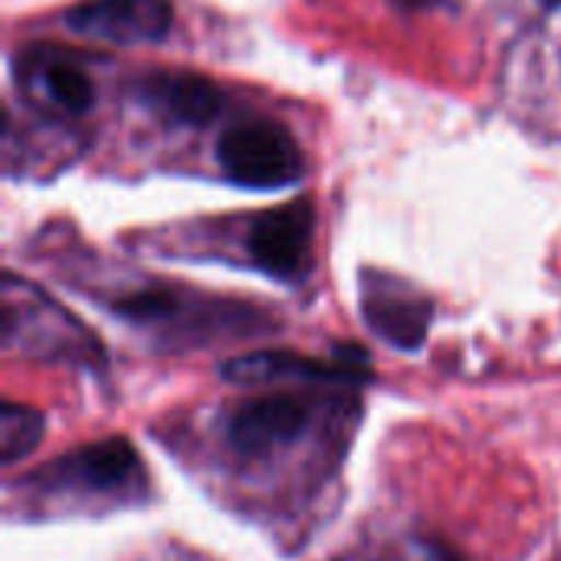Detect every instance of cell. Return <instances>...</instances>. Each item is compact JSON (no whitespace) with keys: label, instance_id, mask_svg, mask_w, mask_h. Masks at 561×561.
<instances>
[{"label":"cell","instance_id":"1","mask_svg":"<svg viewBox=\"0 0 561 561\" xmlns=\"http://www.w3.org/2000/svg\"><path fill=\"white\" fill-rule=\"evenodd\" d=\"M3 348H20L33 358L72 362L82 368H102L105 352L99 339L53 302L33 283L3 276Z\"/></svg>","mask_w":561,"mask_h":561},{"label":"cell","instance_id":"2","mask_svg":"<svg viewBox=\"0 0 561 561\" xmlns=\"http://www.w3.org/2000/svg\"><path fill=\"white\" fill-rule=\"evenodd\" d=\"M214 158L237 187L276 191L306 174V154L296 135L273 118H247L220 131Z\"/></svg>","mask_w":561,"mask_h":561},{"label":"cell","instance_id":"3","mask_svg":"<svg viewBox=\"0 0 561 561\" xmlns=\"http://www.w3.org/2000/svg\"><path fill=\"white\" fill-rule=\"evenodd\" d=\"M312 230L316 210L306 197H299L253 217L243 247L256 270L279 283H296L309 273L312 263Z\"/></svg>","mask_w":561,"mask_h":561},{"label":"cell","instance_id":"4","mask_svg":"<svg viewBox=\"0 0 561 561\" xmlns=\"http://www.w3.org/2000/svg\"><path fill=\"white\" fill-rule=\"evenodd\" d=\"M62 23L89 39L112 46L161 43L174 26V7L168 0H85L66 10Z\"/></svg>","mask_w":561,"mask_h":561},{"label":"cell","instance_id":"5","mask_svg":"<svg viewBox=\"0 0 561 561\" xmlns=\"http://www.w3.org/2000/svg\"><path fill=\"white\" fill-rule=\"evenodd\" d=\"M312 421V401L302 394H263L240 404L227 421V444L240 457H270L293 440Z\"/></svg>","mask_w":561,"mask_h":561},{"label":"cell","instance_id":"6","mask_svg":"<svg viewBox=\"0 0 561 561\" xmlns=\"http://www.w3.org/2000/svg\"><path fill=\"white\" fill-rule=\"evenodd\" d=\"M362 316L368 329L388 345L401 352H417L427 339L434 302L421 289L394 276L365 273L362 276Z\"/></svg>","mask_w":561,"mask_h":561},{"label":"cell","instance_id":"7","mask_svg":"<svg viewBox=\"0 0 561 561\" xmlns=\"http://www.w3.org/2000/svg\"><path fill=\"white\" fill-rule=\"evenodd\" d=\"M224 378L233 385H263V381H371V358L362 345H342L332 358H306L296 352H256L224 365Z\"/></svg>","mask_w":561,"mask_h":561},{"label":"cell","instance_id":"8","mask_svg":"<svg viewBox=\"0 0 561 561\" xmlns=\"http://www.w3.org/2000/svg\"><path fill=\"white\" fill-rule=\"evenodd\" d=\"M33 483H43L46 490L108 493V490L145 486V470H141L135 447L122 437H112V440H99V444L66 454L56 467L39 470Z\"/></svg>","mask_w":561,"mask_h":561},{"label":"cell","instance_id":"9","mask_svg":"<svg viewBox=\"0 0 561 561\" xmlns=\"http://www.w3.org/2000/svg\"><path fill=\"white\" fill-rule=\"evenodd\" d=\"M135 95L145 108L184 128H204L224 112V89L197 72H148L135 85Z\"/></svg>","mask_w":561,"mask_h":561},{"label":"cell","instance_id":"10","mask_svg":"<svg viewBox=\"0 0 561 561\" xmlns=\"http://www.w3.org/2000/svg\"><path fill=\"white\" fill-rule=\"evenodd\" d=\"M112 312H118L122 319L135 322V325H181V322H194L207 312H214V302L197 299L191 293H178L171 286H138L128 289L122 296H115Z\"/></svg>","mask_w":561,"mask_h":561},{"label":"cell","instance_id":"11","mask_svg":"<svg viewBox=\"0 0 561 561\" xmlns=\"http://www.w3.org/2000/svg\"><path fill=\"white\" fill-rule=\"evenodd\" d=\"M33 82L39 85V92L62 112L69 115H85L95 105V85L85 76V69L79 62H72L62 53H36L33 56Z\"/></svg>","mask_w":561,"mask_h":561},{"label":"cell","instance_id":"12","mask_svg":"<svg viewBox=\"0 0 561 561\" xmlns=\"http://www.w3.org/2000/svg\"><path fill=\"white\" fill-rule=\"evenodd\" d=\"M46 434V417L26 404L3 401L0 408V460L7 467L26 460Z\"/></svg>","mask_w":561,"mask_h":561},{"label":"cell","instance_id":"13","mask_svg":"<svg viewBox=\"0 0 561 561\" xmlns=\"http://www.w3.org/2000/svg\"><path fill=\"white\" fill-rule=\"evenodd\" d=\"M542 7H549V10H559L561 0H542Z\"/></svg>","mask_w":561,"mask_h":561}]
</instances>
